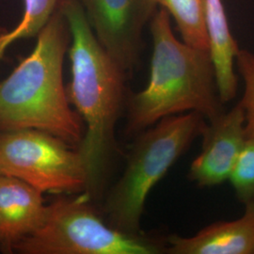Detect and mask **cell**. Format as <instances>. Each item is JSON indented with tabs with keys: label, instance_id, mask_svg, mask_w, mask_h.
<instances>
[{
	"label": "cell",
	"instance_id": "3957f363",
	"mask_svg": "<svg viewBox=\"0 0 254 254\" xmlns=\"http://www.w3.org/2000/svg\"><path fill=\"white\" fill-rule=\"evenodd\" d=\"M151 33L150 80L129 100L127 132H142L163 118L186 111L200 113L209 121L223 112L209 51L178 41L163 8L152 18Z\"/></svg>",
	"mask_w": 254,
	"mask_h": 254
},
{
	"label": "cell",
	"instance_id": "7a4b0ae2",
	"mask_svg": "<svg viewBox=\"0 0 254 254\" xmlns=\"http://www.w3.org/2000/svg\"><path fill=\"white\" fill-rule=\"evenodd\" d=\"M70 39L58 5L39 32L34 50L0 83V131L36 129L73 148L81 143L83 121L70 108L63 79Z\"/></svg>",
	"mask_w": 254,
	"mask_h": 254
},
{
	"label": "cell",
	"instance_id": "277c9868",
	"mask_svg": "<svg viewBox=\"0 0 254 254\" xmlns=\"http://www.w3.org/2000/svg\"><path fill=\"white\" fill-rule=\"evenodd\" d=\"M205 118L190 111L166 117L142 131L130 152L127 168L111 189L104 211L109 224L128 234H140L149 193L205 128Z\"/></svg>",
	"mask_w": 254,
	"mask_h": 254
},
{
	"label": "cell",
	"instance_id": "52a82bcc",
	"mask_svg": "<svg viewBox=\"0 0 254 254\" xmlns=\"http://www.w3.org/2000/svg\"><path fill=\"white\" fill-rule=\"evenodd\" d=\"M102 46L127 74L138 60L142 32L155 0H78Z\"/></svg>",
	"mask_w": 254,
	"mask_h": 254
},
{
	"label": "cell",
	"instance_id": "9a60e30c",
	"mask_svg": "<svg viewBox=\"0 0 254 254\" xmlns=\"http://www.w3.org/2000/svg\"><path fill=\"white\" fill-rule=\"evenodd\" d=\"M236 65L244 80V93L239 102L245 111L247 137L254 136V55L247 50H239Z\"/></svg>",
	"mask_w": 254,
	"mask_h": 254
},
{
	"label": "cell",
	"instance_id": "ba28073f",
	"mask_svg": "<svg viewBox=\"0 0 254 254\" xmlns=\"http://www.w3.org/2000/svg\"><path fill=\"white\" fill-rule=\"evenodd\" d=\"M245 124V111L240 103L210 120L201 134V152L191 164L192 181L200 187H213L229 179L247 139Z\"/></svg>",
	"mask_w": 254,
	"mask_h": 254
},
{
	"label": "cell",
	"instance_id": "7c38bea8",
	"mask_svg": "<svg viewBox=\"0 0 254 254\" xmlns=\"http://www.w3.org/2000/svg\"><path fill=\"white\" fill-rule=\"evenodd\" d=\"M173 16L187 45L209 51L206 0H155Z\"/></svg>",
	"mask_w": 254,
	"mask_h": 254
},
{
	"label": "cell",
	"instance_id": "6da1fadb",
	"mask_svg": "<svg viewBox=\"0 0 254 254\" xmlns=\"http://www.w3.org/2000/svg\"><path fill=\"white\" fill-rule=\"evenodd\" d=\"M59 8L71 37L72 80L66 92L86 125L77 147L87 175L85 196L97 199L115 150V127L124 103L127 74L95 36L78 0H60Z\"/></svg>",
	"mask_w": 254,
	"mask_h": 254
},
{
	"label": "cell",
	"instance_id": "4fadbf2b",
	"mask_svg": "<svg viewBox=\"0 0 254 254\" xmlns=\"http://www.w3.org/2000/svg\"><path fill=\"white\" fill-rule=\"evenodd\" d=\"M60 0H24L21 22L9 32L0 34V58L13 42L38 35L58 8Z\"/></svg>",
	"mask_w": 254,
	"mask_h": 254
},
{
	"label": "cell",
	"instance_id": "30bf717a",
	"mask_svg": "<svg viewBox=\"0 0 254 254\" xmlns=\"http://www.w3.org/2000/svg\"><path fill=\"white\" fill-rule=\"evenodd\" d=\"M169 254H254V200L241 218L216 222L191 237H169Z\"/></svg>",
	"mask_w": 254,
	"mask_h": 254
},
{
	"label": "cell",
	"instance_id": "5b68a950",
	"mask_svg": "<svg viewBox=\"0 0 254 254\" xmlns=\"http://www.w3.org/2000/svg\"><path fill=\"white\" fill-rule=\"evenodd\" d=\"M14 251L24 254H156L162 249L140 234L107 224L87 199H60L47 206L43 225Z\"/></svg>",
	"mask_w": 254,
	"mask_h": 254
},
{
	"label": "cell",
	"instance_id": "8992f818",
	"mask_svg": "<svg viewBox=\"0 0 254 254\" xmlns=\"http://www.w3.org/2000/svg\"><path fill=\"white\" fill-rule=\"evenodd\" d=\"M0 174L44 192L85 191L81 155L57 136L36 129L0 131Z\"/></svg>",
	"mask_w": 254,
	"mask_h": 254
},
{
	"label": "cell",
	"instance_id": "5bb4252c",
	"mask_svg": "<svg viewBox=\"0 0 254 254\" xmlns=\"http://www.w3.org/2000/svg\"><path fill=\"white\" fill-rule=\"evenodd\" d=\"M229 180L242 202L247 204L254 200V136L247 137Z\"/></svg>",
	"mask_w": 254,
	"mask_h": 254
},
{
	"label": "cell",
	"instance_id": "8fae6325",
	"mask_svg": "<svg viewBox=\"0 0 254 254\" xmlns=\"http://www.w3.org/2000/svg\"><path fill=\"white\" fill-rule=\"evenodd\" d=\"M206 25L209 53L214 65L218 96L222 103H227L236 95L235 63L240 49L230 31L221 0H206Z\"/></svg>",
	"mask_w": 254,
	"mask_h": 254
},
{
	"label": "cell",
	"instance_id": "9c48e42d",
	"mask_svg": "<svg viewBox=\"0 0 254 254\" xmlns=\"http://www.w3.org/2000/svg\"><path fill=\"white\" fill-rule=\"evenodd\" d=\"M43 193L15 177L0 174V251L11 254L19 242L43 225Z\"/></svg>",
	"mask_w": 254,
	"mask_h": 254
}]
</instances>
